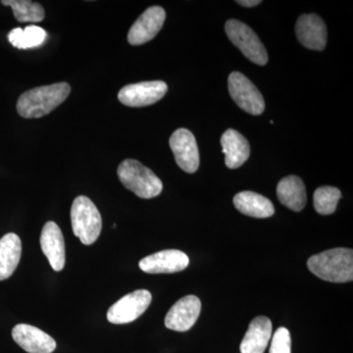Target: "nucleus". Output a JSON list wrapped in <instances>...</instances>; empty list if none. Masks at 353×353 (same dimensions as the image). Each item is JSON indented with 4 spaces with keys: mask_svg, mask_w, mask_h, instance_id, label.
I'll use <instances>...</instances> for the list:
<instances>
[{
    "mask_svg": "<svg viewBox=\"0 0 353 353\" xmlns=\"http://www.w3.org/2000/svg\"><path fill=\"white\" fill-rule=\"evenodd\" d=\"M277 196L281 203L296 212L303 210L307 201L305 185L296 176H285L279 182Z\"/></svg>",
    "mask_w": 353,
    "mask_h": 353,
    "instance_id": "18",
    "label": "nucleus"
},
{
    "mask_svg": "<svg viewBox=\"0 0 353 353\" xmlns=\"http://www.w3.org/2000/svg\"><path fill=\"white\" fill-rule=\"evenodd\" d=\"M228 38L253 63L264 66L268 62L266 48L257 34L245 23L229 20L225 25Z\"/></svg>",
    "mask_w": 353,
    "mask_h": 353,
    "instance_id": "5",
    "label": "nucleus"
},
{
    "mask_svg": "<svg viewBox=\"0 0 353 353\" xmlns=\"http://www.w3.org/2000/svg\"><path fill=\"white\" fill-rule=\"evenodd\" d=\"M229 92L232 99L245 112L260 115L264 112L265 101L259 88L240 72L229 76Z\"/></svg>",
    "mask_w": 353,
    "mask_h": 353,
    "instance_id": "6",
    "label": "nucleus"
},
{
    "mask_svg": "<svg viewBox=\"0 0 353 353\" xmlns=\"http://www.w3.org/2000/svg\"><path fill=\"white\" fill-rule=\"evenodd\" d=\"M341 197V190L336 188L328 185L318 188L313 196L315 210L321 215L333 214Z\"/></svg>",
    "mask_w": 353,
    "mask_h": 353,
    "instance_id": "23",
    "label": "nucleus"
},
{
    "mask_svg": "<svg viewBox=\"0 0 353 353\" xmlns=\"http://www.w3.org/2000/svg\"><path fill=\"white\" fill-rule=\"evenodd\" d=\"M117 173L124 187L141 199H153L163 190L161 180L138 160H124L118 167Z\"/></svg>",
    "mask_w": 353,
    "mask_h": 353,
    "instance_id": "3",
    "label": "nucleus"
},
{
    "mask_svg": "<svg viewBox=\"0 0 353 353\" xmlns=\"http://www.w3.org/2000/svg\"><path fill=\"white\" fill-rule=\"evenodd\" d=\"M272 336V322L265 316L254 318L241 343V353H264Z\"/></svg>",
    "mask_w": 353,
    "mask_h": 353,
    "instance_id": "17",
    "label": "nucleus"
},
{
    "mask_svg": "<svg viewBox=\"0 0 353 353\" xmlns=\"http://www.w3.org/2000/svg\"><path fill=\"white\" fill-rule=\"evenodd\" d=\"M71 222L73 233L83 245L95 243L101 233V212L88 197H76L71 208Z\"/></svg>",
    "mask_w": 353,
    "mask_h": 353,
    "instance_id": "4",
    "label": "nucleus"
},
{
    "mask_svg": "<svg viewBox=\"0 0 353 353\" xmlns=\"http://www.w3.org/2000/svg\"><path fill=\"white\" fill-rule=\"evenodd\" d=\"M190 264L188 255L181 250H167L153 253L139 261V268L148 274H172L185 270Z\"/></svg>",
    "mask_w": 353,
    "mask_h": 353,
    "instance_id": "12",
    "label": "nucleus"
},
{
    "mask_svg": "<svg viewBox=\"0 0 353 353\" xmlns=\"http://www.w3.org/2000/svg\"><path fill=\"white\" fill-rule=\"evenodd\" d=\"M165 19L166 12L162 7H150L132 26L128 34V41L132 46H141L148 43L161 31Z\"/></svg>",
    "mask_w": 353,
    "mask_h": 353,
    "instance_id": "10",
    "label": "nucleus"
},
{
    "mask_svg": "<svg viewBox=\"0 0 353 353\" xmlns=\"http://www.w3.org/2000/svg\"><path fill=\"white\" fill-rule=\"evenodd\" d=\"M296 32L299 43L309 50L322 51L326 48L327 28L316 14H304L297 20Z\"/></svg>",
    "mask_w": 353,
    "mask_h": 353,
    "instance_id": "13",
    "label": "nucleus"
},
{
    "mask_svg": "<svg viewBox=\"0 0 353 353\" xmlns=\"http://www.w3.org/2000/svg\"><path fill=\"white\" fill-rule=\"evenodd\" d=\"M269 353H292V338L289 330L281 327L272 336Z\"/></svg>",
    "mask_w": 353,
    "mask_h": 353,
    "instance_id": "24",
    "label": "nucleus"
},
{
    "mask_svg": "<svg viewBox=\"0 0 353 353\" xmlns=\"http://www.w3.org/2000/svg\"><path fill=\"white\" fill-rule=\"evenodd\" d=\"M4 6L12 8L14 17L21 23H38L44 19V9L38 2L31 0H3Z\"/></svg>",
    "mask_w": 353,
    "mask_h": 353,
    "instance_id": "22",
    "label": "nucleus"
},
{
    "mask_svg": "<svg viewBox=\"0 0 353 353\" xmlns=\"http://www.w3.org/2000/svg\"><path fill=\"white\" fill-rule=\"evenodd\" d=\"M46 32L38 26H28L24 30L15 28L8 34V39L14 48L19 50L37 48L44 43Z\"/></svg>",
    "mask_w": 353,
    "mask_h": 353,
    "instance_id": "21",
    "label": "nucleus"
},
{
    "mask_svg": "<svg viewBox=\"0 0 353 353\" xmlns=\"http://www.w3.org/2000/svg\"><path fill=\"white\" fill-rule=\"evenodd\" d=\"M12 336L15 343L29 353H52L57 348V341L52 336L31 325H16Z\"/></svg>",
    "mask_w": 353,
    "mask_h": 353,
    "instance_id": "14",
    "label": "nucleus"
},
{
    "mask_svg": "<svg viewBox=\"0 0 353 353\" xmlns=\"http://www.w3.org/2000/svg\"><path fill=\"white\" fill-rule=\"evenodd\" d=\"M170 148L176 164L187 173H194L199 167V152L196 139L187 129H178L172 134Z\"/></svg>",
    "mask_w": 353,
    "mask_h": 353,
    "instance_id": "9",
    "label": "nucleus"
},
{
    "mask_svg": "<svg viewBox=\"0 0 353 353\" xmlns=\"http://www.w3.org/2000/svg\"><path fill=\"white\" fill-rule=\"evenodd\" d=\"M22 243L16 234L9 233L0 239V281L12 276L19 264Z\"/></svg>",
    "mask_w": 353,
    "mask_h": 353,
    "instance_id": "20",
    "label": "nucleus"
},
{
    "mask_svg": "<svg viewBox=\"0 0 353 353\" xmlns=\"http://www.w3.org/2000/svg\"><path fill=\"white\" fill-rule=\"evenodd\" d=\"M41 246L53 270L61 271L66 262L65 241L63 234L57 223L52 221L46 223L41 231Z\"/></svg>",
    "mask_w": 353,
    "mask_h": 353,
    "instance_id": "15",
    "label": "nucleus"
},
{
    "mask_svg": "<svg viewBox=\"0 0 353 353\" xmlns=\"http://www.w3.org/2000/svg\"><path fill=\"white\" fill-rule=\"evenodd\" d=\"M225 163L230 169H236L250 158V146L248 139L236 130L229 129L221 138Z\"/></svg>",
    "mask_w": 353,
    "mask_h": 353,
    "instance_id": "16",
    "label": "nucleus"
},
{
    "mask_svg": "<svg viewBox=\"0 0 353 353\" xmlns=\"http://www.w3.org/2000/svg\"><path fill=\"white\" fill-rule=\"evenodd\" d=\"M307 266L311 273L327 282H352L353 250L341 248L326 250L311 256Z\"/></svg>",
    "mask_w": 353,
    "mask_h": 353,
    "instance_id": "2",
    "label": "nucleus"
},
{
    "mask_svg": "<svg viewBox=\"0 0 353 353\" xmlns=\"http://www.w3.org/2000/svg\"><path fill=\"white\" fill-rule=\"evenodd\" d=\"M201 301L196 296H187L172 306L165 318V326L176 332L189 331L199 319Z\"/></svg>",
    "mask_w": 353,
    "mask_h": 353,
    "instance_id": "11",
    "label": "nucleus"
},
{
    "mask_svg": "<svg viewBox=\"0 0 353 353\" xmlns=\"http://www.w3.org/2000/svg\"><path fill=\"white\" fill-rule=\"evenodd\" d=\"M70 92L71 87L67 83L32 88L18 99V113L28 119L43 117L66 101Z\"/></svg>",
    "mask_w": 353,
    "mask_h": 353,
    "instance_id": "1",
    "label": "nucleus"
},
{
    "mask_svg": "<svg viewBox=\"0 0 353 353\" xmlns=\"http://www.w3.org/2000/svg\"><path fill=\"white\" fill-rule=\"evenodd\" d=\"M152 296L148 290H138L123 296L114 303L108 312V320L112 324H128L138 319L150 305Z\"/></svg>",
    "mask_w": 353,
    "mask_h": 353,
    "instance_id": "7",
    "label": "nucleus"
},
{
    "mask_svg": "<svg viewBox=\"0 0 353 353\" xmlns=\"http://www.w3.org/2000/svg\"><path fill=\"white\" fill-rule=\"evenodd\" d=\"M167 90L168 85L162 81L132 83L121 88L118 99L129 108H143L157 103L167 94Z\"/></svg>",
    "mask_w": 353,
    "mask_h": 353,
    "instance_id": "8",
    "label": "nucleus"
},
{
    "mask_svg": "<svg viewBox=\"0 0 353 353\" xmlns=\"http://www.w3.org/2000/svg\"><path fill=\"white\" fill-rule=\"evenodd\" d=\"M236 3L245 7H254L261 3V1L260 0H241V1H236Z\"/></svg>",
    "mask_w": 353,
    "mask_h": 353,
    "instance_id": "25",
    "label": "nucleus"
},
{
    "mask_svg": "<svg viewBox=\"0 0 353 353\" xmlns=\"http://www.w3.org/2000/svg\"><path fill=\"white\" fill-rule=\"evenodd\" d=\"M234 204L241 213L250 217L269 218L275 213L271 201L256 192H239L234 197Z\"/></svg>",
    "mask_w": 353,
    "mask_h": 353,
    "instance_id": "19",
    "label": "nucleus"
}]
</instances>
